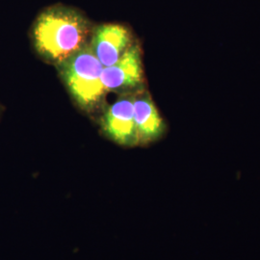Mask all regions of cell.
Instances as JSON below:
<instances>
[{"instance_id":"4","label":"cell","mask_w":260,"mask_h":260,"mask_svg":"<svg viewBox=\"0 0 260 260\" xmlns=\"http://www.w3.org/2000/svg\"><path fill=\"white\" fill-rule=\"evenodd\" d=\"M102 79L108 93H135L145 88L142 48L137 41L115 65L103 68Z\"/></svg>"},{"instance_id":"5","label":"cell","mask_w":260,"mask_h":260,"mask_svg":"<svg viewBox=\"0 0 260 260\" xmlns=\"http://www.w3.org/2000/svg\"><path fill=\"white\" fill-rule=\"evenodd\" d=\"M136 42L129 27L121 23L94 25L90 47L103 68L115 65Z\"/></svg>"},{"instance_id":"7","label":"cell","mask_w":260,"mask_h":260,"mask_svg":"<svg viewBox=\"0 0 260 260\" xmlns=\"http://www.w3.org/2000/svg\"><path fill=\"white\" fill-rule=\"evenodd\" d=\"M3 112H4V107H3V105L0 103V118H1V116H2V114H3Z\"/></svg>"},{"instance_id":"6","label":"cell","mask_w":260,"mask_h":260,"mask_svg":"<svg viewBox=\"0 0 260 260\" xmlns=\"http://www.w3.org/2000/svg\"><path fill=\"white\" fill-rule=\"evenodd\" d=\"M133 106L139 147H146L162 139L167 132V123L146 88L134 93Z\"/></svg>"},{"instance_id":"3","label":"cell","mask_w":260,"mask_h":260,"mask_svg":"<svg viewBox=\"0 0 260 260\" xmlns=\"http://www.w3.org/2000/svg\"><path fill=\"white\" fill-rule=\"evenodd\" d=\"M134 93L119 94L114 103L107 104L96 120L103 135L113 143L124 147H139L134 120Z\"/></svg>"},{"instance_id":"1","label":"cell","mask_w":260,"mask_h":260,"mask_svg":"<svg viewBox=\"0 0 260 260\" xmlns=\"http://www.w3.org/2000/svg\"><path fill=\"white\" fill-rule=\"evenodd\" d=\"M93 27L80 10L56 4L38 15L29 36L35 53L57 68L90 44Z\"/></svg>"},{"instance_id":"2","label":"cell","mask_w":260,"mask_h":260,"mask_svg":"<svg viewBox=\"0 0 260 260\" xmlns=\"http://www.w3.org/2000/svg\"><path fill=\"white\" fill-rule=\"evenodd\" d=\"M56 70L78 109L96 121L107 105L108 92L102 79L103 66L93 54L90 45Z\"/></svg>"}]
</instances>
